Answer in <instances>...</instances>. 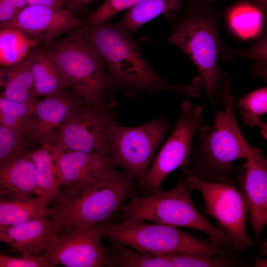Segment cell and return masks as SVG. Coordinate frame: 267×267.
<instances>
[{"mask_svg": "<svg viewBox=\"0 0 267 267\" xmlns=\"http://www.w3.org/2000/svg\"><path fill=\"white\" fill-rule=\"evenodd\" d=\"M265 15L254 3L238 2L231 6L227 13L230 28L242 39H250L260 34Z\"/></svg>", "mask_w": 267, "mask_h": 267, "instance_id": "obj_24", "label": "cell"}, {"mask_svg": "<svg viewBox=\"0 0 267 267\" xmlns=\"http://www.w3.org/2000/svg\"><path fill=\"white\" fill-rule=\"evenodd\" d=\"M80 28L103 62L110 85L129 92L169 91L192 98L199 95L202 85L196 77L188 85L170 84L159 77L126 29L106 22L98 25L82 22Z\"/></svg>", "mask_w": 267, "mask_h": 267, "instance_id": "obj_2", "label": "cell"}, {"mask_svg": "<svg viewBox=\"0 0 267 267\" xmlns=\"http://www.w3.org/2000/svg\"><path fill=\"white\" fill-rule=\"evenodd\" d=\"M94 0H64V6L74 12L81 10Z\"/></svg>", "mask_w": 267, "mask_h": 267, "instance_id": "obj_36", "label": "cell"}, {"mask_svg": "<svg viewBox=\"0 0 267 267\" xmlns=\"http://www.w3.org/2000/svg\"><path fill=\"white\" fill-rule=\"evenodd\" d=\"M52 150V145L43 142L40 148L29 152L37 176L36 196L49 204L55 198L61 187L56 175Z\"/></svg>", "mask_w": 267, "mask_h": 267, "instance_id": "obj_21", "label": "cell"}, {"mask_svg": "<svg viewBox=\"0 0 267 267\" xmlns=\"http://www.w3.org/2000/svg\"><path fill=\"white\" fill-rule=\"evenodd\" d=\"M242 122L252 127H258L266 138L267 125L261 120L267 112V88L253 90L235 100Z\"/></svg>", "mask_w": 267, "mask_h": 267, "instance_id": "obj_27", "label": "cell"}, {"mask_svg": "<svg viewBox=\"0 0 267 267\" xmlns=\"http://www.w3.org/2000/svg\"><path fill=\"white\" fill-rule=\"evenodd\" d=\"M134 180L113 167L98 177L64 186L48 207L47 217L58 233L110 222L113 214L134 192Z\"/></svg>", "mask_w": 267, "mask_h": 267, "instance_id": "obj_3", "label": "cell"}, {"mask_svg": "<svg viewBox=\"0 0 267 267\" xmlns=\"http://www.w3.org/2000/svg\"><path fill=\"white\" fill-rule=\"evenodd\" d=\"M253 1L265 15L267 7V0H253Z\"/></svg>", "mask_w": 267, "mask_h": 267, "instance_id": "obj_37", "label": "cell"}, {"mask_svg": "<svg viewBox=\"0 0 267 267\" xmlns=\"http://www.w3.org/2000/svg\"><path fill=\"white\" fill-rule=\"evenodd\" d=\"M40 44L18 30L0 29V65L9 66L20 62Z\"/></svg>", "mask_w": 267, "mask_h": 267, "instance_id": "obj_26", "label": "cell"}, {"mask_svg": "<svg viewBox=\"0 0 267 267\" xmlns=\"http://www.w3.org/2000/svg\"><path fill=\"white\" fill-rule=\"evenodd\" d=\"M184 176L168 190L141 197L134 195L120 210L122 216L173 227H189L209 236V242L223 248H235L222 227L210 223L196 208Z\"/></svg>", "mask_w": 267, "mask_h": 267, "instance_id": "obj_5", "label": "cell"}, {"mask_svg": "<svg viewBox=\"0 0 267 267\" xmlns=\"http://www.w3.org/2000/svg\"><path fill=\"white\" fill-rule=\"evenodd\" d=\"M0 267H49L44 256L17 257L0 254Z\"/></svg>", "mask_w": 267, "mask_h": 267, "instance_id": "obj_33", "label": "cell"}, {"mask_svg": "<svg viewBox=\"0 0 267 267\" xmlns=\"http://www.w3.org/2000/svg\"><path fill=\"white\" fill-rule=\"evenodd\" d=\"M85 103L75 94L63 91L44 96L35 105L29 131L24 138L52 144L61 126Z\"/></svg>", "mask_w": 267, "mask_h": 267, "instance_id": "obj_15", "label": "cell"}, {"mask_svg": "<svg viewBox=\"0 0 267 267\" xmlns=\"http://www.w3.org/2000/svg\"><path fill=\"white\" fill-rule=\"evenodd\" d=\"M254 261L255 265L256 267H263L262 265H264L265 267V265H267V263H265V261H262L259 259L257 258V257H255Z\"/></svg>", "mask_w": 267, "mask_h": 267, "instance_id": "obj_38", "label": "cell"}, {"mask_svg": "<svg viewBox=\"0 0 267 267\" xmlns=\"http://www.w3.org/2000/svg\"><path fill=\"white\" fill-rule=\"evenodd\" d=\"M234 250L212 257L192 255L184 253L163 254L171 262L173 267H226L241 265L231 255Z\"/></svg>", "mask_w": 267, "mask_h": 267, "instance_id": "obj_29", "label": "cell"}, {"mask_svg": "<svg viewBox=\"0 0 267 267\" xmlns=\"http://www.w3.org/2000/svg\"><path fill=\"white\" fill-rule=\"evenodd\" d=\"M185 178L190 190L202 193L206 212L219 222L234 247L241 250L251 246L252 240L246 231L249 208L242 193L233 184Z\"/></svg>", "mask_w": 267, "mask_h": 267, "instance_id": "obj_9", "label": "cell"}, {"mask_svg": "<svg viewBox=\"0 0 267 267\" xmlns=\"http://www.w3.org/2000/svg\"><path fill=\"white\" fill-rule=\"evenodd\" d=\"M246 160L237 180L248 205L250 225L259 242L267 222V161L257 148Z\"/></svg>", "mask_w": 267, "mask_h": 267, "instance_id": "obj_14", "label": "cell"}, {"mask_svg": "<svg viewBox=\"0 0 267 267\" xmlns=\"http://www.w3.org/2000/svg\"><path fill=\"white\" fill-rule=\"evenodd\" d=\"M58 234L54 223L47 217L0 226V241L23 256H39Z\"/></svg>", "mask_w": 267, "mask_h": 267, "instance_id": "obj_17", "label": "cell"}, {"mask_svg": "<svg viewBox=\"0 0 267 267\" xmlns=\"http://www.w3.org/2000/svg\"><path fill=\"white\" fill-rule=\"evenodd\" d=\"M24 143L21 134L0 123V162L25 151Z\"/></svg>", "mask_w": 267, "mask_h": 267, "instance_id": "obj_31", "label": "cell"}, {"mask_svg": "<svg viewBox=\"0 0 267 267\" xmlns=\"http://www.w3.org/2000/svg\"><path fill=\"white\" fill-rule=\"evenodd\" d=\"M27 5L26 0H0V29Z\"/></svg>", "mask_w": 267, "mask_h": 267, "instance_id": "obj_34", "label": "cell"}, {"mask_svg": "<svg viewBox=\"0 0 267 267\" xmlns=\"http://www.w3.org/2000/svg\"><path fill=\"white\" fill-rule=\"evenodd\" d=\"M56 175L60 186L92 179L112 168L109 156L77 151H62L53 145Z\"/></svg>", "mask_w": 267, "mask_h": 267, "instance_id": "obj_16", "label": "cell"}, {"mask_svg": "<svg viewBox=\"0 0 267 267\" xmlns=\"http://www.w3.org/2000/svg\"><path fill=\"white\" fill-rule=\"evenodd\" d=\"M101 230L103 236L113 243L146 254L184 253L212 257L231 250L216 246L178 227L135 218H125L117 224L111 222L102 224Z\"/></svg>", "mask_w": 267, "mask_h": 267, "instance_id": "obj_7", "label": "cell"}, {"mask_svg": "<svg viewBox=\"0 0 267 267\" xmlns=\"http://www.w3.org/2000/svg\"><path fill=\"white\" fill-rule=\"evenodd\" d=\"M0 96L35 106L38 96L31 72V51L20 62L0 69Z\"/></svg>", "mask_w": 267, "mask_h": 267, "instance_id": "obj_19", "label": "cell"}, {"mask_svg": "<svg viewBox=\"0 0 267 267\" xmlns=\"http://www.w3.org/2000/svg\"><path fill=\"white\" fill-rule=\"evenodd\" d=\"M180 0H139L127 9L116 25L134 34L143 25L157 16H165L178 9Z\"/></svg>", "mask_w": 267, "mask_h": 267, "instance_id": "obj_22", "label": "cell"}, {"mask_svg": "<svg viewBox=\"0 0 267 267\" xmlns=\"http://www.w3.org/2000/svg\"><path fill=\"white\" fill-rule=\"evenodd\" d=\"M114 118L106 105L83 104L61 126L52 145L62 151L109 156L108 134Z\"/></svg>", "mask_w": 267, "mask_h": 267, "instance_id": "obj_11", "label": "cell"}, {"mask_svg": "<svg viewBox=\"0 0 267 267\" xmlns=\"http://www.w3.org/2000/svg\"><path fill=\"white\" fill-rule=\"evenodd\" d=\"M248 58L253 62L250 70L254 76L267 79V37L263 36L254 45L244 50H233L231 57L236 56Z\"/></svg>", "mask_w": 267, "mask_h": 267, "instance_id": "obj_30", "label": "cell"}, {"mask_svg": "<svg viewBox=\"0 0 267 267\" xmlns=\"http://www.w3.org/2000/svg\"><path fill=\"white\" fill-rule=\"evenodd\" d=\"M102 223L78 227L58 234L44 252L49 267H101L106 250L101 239Z\"/></svg>", "mask_w": 267, "mask_h": 267, "instance_id": "obj_12", "label": "cell"}, {"mask_svg": "<svg viewBox=\"0 0 267 267\" xmlns=\"http://www.w3.org/2000/svg\"><path fill=\"white\" fill-rule=\"evenodd\" d=\"M27 5H38L52 8H61L64 6V0H26Z\"/></svg>", "mask_w": 267, "mask_h": 267, "instance_id": "obj_35", "label": "cell"}, {"mask_svg": "<svg viewBox=\"0 0 267 267\" xmlns=\"http://www.w3.org/2000/svg\"><path fill=\"white\" fill-rule=\"evenodd\" d=\"M31 72L38 96L59 93L69 88L54 62L39 45L31 49Z\"/></svg>", "mask_w": 267, "mask_h": 267, "instance_id": "obj_20", "label": "cell"}, {"mask_svg": "<svg viewBox=\"0 0 267 267\" xmlns=\"http://www.w3.org/2000/svg\"><path fill=\"white\" fill-rule=\"evenodd\" d=\"M81 23L74 12L66 7L27 5L1 28L18 30L28 37L46 44L61 34L78 28Z\"/></svg>", "mask_w": 267, "mask_h": 267, "instance_id": "obj_13", "label": "cell"}, {"mask_svg": "<svg viewBox=\"0 0 267 267\" xmlns=\"http://www.w3.org/2000/svg\"><path fill=\"white\" fill-rule=\"evenodd\" d=\"M235 100L230 92L220 106L222 109L213 105V126H202L195 133L188 163L181 169L184 176L233 185L232 163L237 159L246 160L255 149L248 142L236 121Z\"/></svg>", "mask_w": 267, "mask_h": 267, "instance_id": "obj_4", "label": "cell"}, {"mask_svg": "<svg viewBox=\"0 0 267 267\" xmlns=\"http://www.w3.org/2000/svg\"><path fill=\"white\" fill-rule=\"evenodd\" d=\"M46 45L44 50L74 94L87 105H106L105 91L110 84L105 68L80 27Z\"/></svg>", "mask_w": 267, "mask_h": 267, "instance_id": "obj_6", "label": "cell"}, {"mask_svg": "<svg viewBox=\"0 0 267 267\" xmlns=\"http://www.w3.org/2000/svg\"><path fill=\"white\" fill-rule=\"evenodd\" d=\"M170 128V122L162 117L134 127L122 126L114 118L108 134L112 165L124 169L141 186Z\"/></svg>", "mask_w": 267, "mask_h": 267, "instance_id": "obj_8", "label": "cell"}, {"mask_svg": "<svg viewBox=\"0 0 267 267\" xmlns=\"http://www.w3.org/2000/svg\"><path fill=\"white\" fill-rule=\"evenodd\" d=\"M49 205L37 196L26 201L0 198V226L13 225L46 217Z\"/></svg>", "mask_w": 267, "mask_h": 267, "instance_id": "obj_23", "label": "cell"}, {"mask_svg": "<svg viewBox=\"0 0 267 267\" xmlns=\"http://www.w3.org/2000/svg\"><path fill=\"white\" fill-rule=\"evenodd\" d=\"M203 112V103L195 106L186 100L181 103L177 125L156 155L141 187L153 193L160 191L162 183L171 172L186 166L194 135L202 126Z\"/></svg>", "mask_w": 267, "mask_h": 267, "instance_id": "obj_10", "label": "cell"}, {"mask_svg": "<svg viewBox=\"0 0 267 267\" xmlns=\"http://www.w3.org/2000/svg\"><path fill=\"white\" fill-rule=\"evenodd\" d=\"M35 106L0 96V123L24 138L29 131Z\"/></svg>", "mask_w": 267, "mask_h": 267, "instance_id": "obj_28", "label": "cell"}, {"mask_svg": "<svg viewBox=\"0 0 267 267\" xmlns=\"http://www.w3.org/2000/svg\"><path fill=\"white\" fill-rule=\"evenodd\" d=\"M181 5L166 17L173 26L163 40L183 51L197 68L213 105L221 106L230 91V78L219 65L227 59L229 48L220 36L218 23L222 10L213 0H180Z\"/></svg>", "mask_w": 267, "mask_h": 267, "instance_id": "obj_1", "label": "cell"}, {"mask_svg": "<svg viewBox=\"0 0 267 267\" xmlns=\"http://www.w3.org/2000/svg\"><path fill=\"white\" fill-rule=\"evenodd\" d=\"M37 173L29 152L0 162V198L26 201L36 196Z\"/></svg>", "mask_w": 267, "mask_h": 267, "instance_id": "obj_18", "label": "cell"}, {"mask_svg": "<svg viewBox=\"0 0 267 267\" xmlns=\"http://www.w3.org/2000/svg\"><path fill=\"white\" fill-rule=\"evenodd\" d=\"M114 250L106 255L104 266L117 267H173L170 260L163 254H146L113 243Z\"/></svg>", "mask_w": 267, "mask_h": 267, "instance_id": "obj_25", "label": "cell"}, {"mask_svg": "<svg viewBox=\"0 0 267 267\" xmlns=\"http://www.w3.org/2000/svg\"><path fill=\"white\" fill-rule=\"evenodd\" d=\"M139 0H105L96 10L90 13L87 22L98 25L107 22L119 12L127 9Z\"/></svg>", "mask_w": 267, "mask_h": 267, "instance_id": "obj_32", "label": "cell"}]
</instances>
